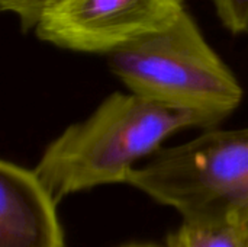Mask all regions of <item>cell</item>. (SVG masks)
<instances>
[{"instance_id":"1","label":"cell","mask_w":248,"mask_h":247,"mask_svg":"<svg viewBox=\"0 0 248 247\" xmlns=\"http://www.w3.org/2000/svg\"><path fill=\"white\" fill-rule=\"evenodd\" d=\"M192 127L205 130L193 112L115 92L45 148L35 173L57 201L100 185L126 183L138 160L158 151L170 135Z\"/></svg>"},{"instance_id":"2","label":"cell","mask_w":248,"mask_h":247,"mask_svg":"<svg viewBox=\"0 0 248 247\" xmlns=\"http://www.w3.org/2000/svg\"><path fill=\"white\" fill-rule=\"evenodd\" d=\"M113 74L144 99L193 112L217 128L243 102L244 89L185 10L167 29L112 54Z\"/></svg>"},{"instance_id":"3","label":"cell","mask_w":248,"mask_h":247,"mask_svg":"<svg viewBox=\"0 0 248 247\" xmlns=\"http://www.w3.org/2000/svg\"><path fill=\"white\" fill-rule=\"evenodd\" d=\"M126 183L174 208L183 221L248 226V128L217 127L160 148Z\"/></svg>"},{"instance_id":"4","label":"cell","mask_w":248,"mask_h":247,"mask_svg":"<svg viewBox=\"0 0 248 247\" xmlns=\"http://www.w3.org/2000/svg\"><path fill=\"white\" fill-rule=\"evenodd\" d=\"M185 10V0H55L33 31L61 49L109 55L167 29Z\"/></svg>"},{"instance_id":"5","label":"cell","mask_w":248,"mask_h":247,"mask_svg":"<svg viewBox=\"0 0 248 247\" xmlns=\"http://www.w3.org/2000/svg\"><path fill=\"white\" fill-rule=\"evenodd\" d=\"M57 199L35 170L0 162V247H64Z\"/></svg>"},{"instance_id":"6","label":"cell","mask_w":248,"mask_h":247,"mask_svg":"<svg viewBox=\"0 0 248 247\" xmlns=\"http://www.w3.org/2000/svg\"><path fill=\"white\" fill-rule=\"evenodd\" d=\"M169 247H248V226L231 221H185L169 237Z\"/></svg>"},{"instance_id":"7","label":"cell","mask_w":248,"mask_h":247,"mask_svg":"<svg viewBox=\"0 0 248 247\" xmlns=\"http://www.w3.org/2000/svg\"><path fill=\"white\" fill-rule=\"evenodd\" d=\"M55 0H0V9L17 17L22 32L35 29L42 13Z\"/></svg>"},{"instance_id":"8","label":"cell","mask_w":248,"mask_h":247,"mask_svg":"<svg viewBox=\"0 0 248 247\" xmlns=\"http://www.w3.org/2000/svg\"><path fill=\"white\" fill-rule=\"evenodd\" d=\"M222 26L234 35L248 32V0H211Z\"/></svg>"}]
</instances>
